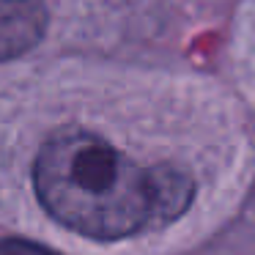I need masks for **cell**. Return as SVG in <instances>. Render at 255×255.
<instances>
[{"instance_id": "cell-2", "label": "cell", "mask_w": 255, "mask_h": 255, "mask_svg": "<svg viewBox=\"0 0 255 255\" xmlns=\"http://www.w3.org/2000/svg\"><path fill=\"white\" fill-rule=\"evenodd\" d=\"M47 30L44 0H0V61L30 52Z\"/></svg>"}, {"instance_id": "cell-1", "label": "cell", "mask_w": 255, "mask_h": 255, "mask_svg": "<svg viewBox=\"0 0 255 255\" xmlns=\"http://www.w3.org/2000/svg\"><path fill=\"white\" fill-rule=\"evenodd\" d=\"M33 189L58 225L96 242L170 225L195 195L187 173L167 165L145 167L85 129H61L41 145Z\"/></svg>"}, {"instance_id": "cell-3", "label": "cell", "mask_w": 255, "mask_h": 255, "mask_svg": "<svg viewBox=\"0 0 255 255\" xmlns=\"http://www.w3.org/2000/svg\"><path fill=\"white\" fill-rule=\"evenodd\" d=\"M0 255H61L55 250L44 247L30 239H17V236H0Z\"/></svg>"}]
</instances>
